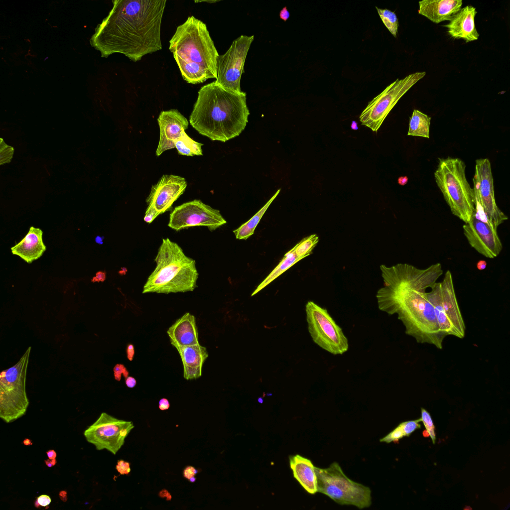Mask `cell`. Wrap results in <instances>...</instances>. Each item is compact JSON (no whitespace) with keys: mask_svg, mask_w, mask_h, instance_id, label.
Wrapping results in <instances>:
<instances>
[{"mask_svg":"<svg viewBox=\"0 0 510 510\" xmlns=\"http://www.w3.org/2000/svg\"><path fill=\"white\" fill-rule=\"evenodd\" d=\"M226 223L218 210L196 199L175 207L168 226L177 231L195 226H205L213 231Z\"/></svg>","mask_w":510,"mask_h":510,"instance_id":"15","label":"cell"},{"mask_svg":"<svg viewBox=\"0 0 510 510\" xmlns=\"http://www.w3.org/2000/svg\"><path fill=\"white\" fill-rule=\"evenodd\" d=\"M170 403L167 399L163 398L159 401V408L161 410L168 409L169 408Z\"/></svg>","mask_w":510,"mask_h":510,"instance_id":"42","label":"cell"},{"mask_svg":"<svg viewBox=\"0 0 510 510\" xmlns=\"http://www.w3.org/2000/svg\"><path fill=\"white\" fill-rule=\"evenodd\" d=\"M463 233L469 245L483 256L494 258L503 250L497 230L475 214L463 226Z\"/></svg>","mask_w":510,"mask_h":510,"instance_id":"16","label":"cell"},{"mask_svg":"<svg viewBox=\"0 0 510 510\" xmlns=\"http://www.w3.org/2000/svg\"><path fill=\"white\" fill-rule=\"evenodd\" d=\"M23 443L25 445H32L31 441L29 439H25L23 441Z\"/></svg>","mask_w":510,"mask_h":510,"instance_id":"54","label":"cell"},{"mask_svg":"<svg viewBox=\"0 0 510 510\" xmlns=\"http://www.w3.org/2000/svg\"><path fill=\"white\" fill-rule=\"evenodd\" d=\"M156 266L143 287L142 293L186 292L197 287L198 272L195 260L169 239H163L154 259Z\"/></svg>","mask_w":510,"mask_h":510,"instance_id":"5","label":"cell"},{"mask_svg":"<svg viewBox=\"0 0 510 510\" xmlns=\"http://www.w3.org/2000/svg\"><path fill=\"white\" fill-rule=\"evenodd\" d=\"M289 463L294 477L305 490L311 495L317 493V476L312 462L297 454L289 457Z\"/></svg>","mask_w":510,"mask_h":510,"instance_id":"24","label":"cell"},{"mask_svg":"<svg viewBox=\"0 0 510 510\" xmlns=\"http://www.w3.org/2000/svg\"><path fill=\"white\" fill-rule=\"evenodd\" d=\"M425 75V72H415L403 79H397L387 86L368 103L361 114L359 119L362 125L377 132L399 99Z\"/></svg>","mask_w":510,"mask_h":510,"instance_id":"11","label":"cell"},{"mask_svg":"<svg viewBox=\"0 0 510 510\" xmlns=\"http://www.w3.org/2000/svg\"><path fill=\"white\" fill-rule=\"evenodd\" d=\"M59 496L61 501L65 502L67 501V492L65 491H61L59 493Z\"/></svg>","mask_w":510,"mask_h":510,"instance_id":"48","label":"cell"},{"mask_svg":"<svg viewBox=\"0 0 510 510\" xmlns=\"http://www.w3.org/2000/svg\"><path fill=\"white\" fill-rule=\"evenodd\" d=\"M190 480V482H195V480H196V479H195V477H192V478H191V479H190V480Z\"/></svg>","mask_w":510,"mask_h":510,"instance_id":"56","label":"cell"},{"mask_svg":"<svg viewBox=\"0 0 510 510\" xmlns=\"http://www.w3.org/2000/svg\"><path fill=\"white\" fill-rule=\"evenodd\" d=\"M246 93L227 90L215 81L202 87L189 123L212 140L226 142L238 136L248 122Z\"/></svg>","mask_w":510,"mask_h":510,"instance_id":"3","label":"cell"},{"mask_svg":"<svg viewBox=\"0 0 510 510\" xmlns=\"http://www.w3.org/2000/svg\"><path fill=\"white\" fill-rule=\"evenodd\" d=\"M125 383L128 387L133 388L136 384V381L133 377L128 376L126 379H125Z\"/></svg>","mask_w":510,"mask_h":510,"instance_id":"43","label":"cell"},{"mask_svg":"<svg viewBox=\"0 0 510 510\" xmlns=\"http://www.w3.org/2000/svg\"><path fill=\"white\" fill-rule=\"evenodd\" d=\"M104 237L103 236H97L95 238V242H96V243H97L98 244H100V245H102L103 244V240H104Z\"/></svg>","mask_w":510,"mask_h":510,"instance_id":"51","label":"cell"},{"mask_svg":"<svg viewBox=\"0 0 510 510\" xmlns=\"http://www.w3.org/2000/svg\"><path fill=\"white\" fill-rule=\"evenodd\" d=\"M254 36L242 35L235 39L228 50L217 58L215 82L232 91L241 93V79L246 58Z\"/></svg>","mask_w":510,"mask_h":510,"instance_id":"12","label":"cell"},{"mask_svg":"<svg viewBox=\"0 0 510 510\" xmlns=\"http://www.w3.org/2000/svg\"><path fill=\"white\" fill-rule=\"evenodd\" d=\"M405 435L402 429V427L400 424H399L394 429L384 437L382 438L380 440L381 442H385L386 443H389L391 442H397L400 439L405 437Z\"/></svg>","mask_w":510,"mask_h":510,"instance_id":"33","label":"cell"},{"mask_svg":"<svg viewBox=\"0 0 510 510\" xmlns=\"http://www.w3.org/2000/svg\"><path fill=\"white\" fill-rule=\"evenodd\" d=\"M421 421V418L402 422L399 424L405 435V436H409L416 429L420 428L421 425L419 422Z\"/></svg>","mask_w":510,"mask_h":510,"instance_id":"34","label":"cell"},{"mask_svg":"<svg viewBox=\"0 0 510 510\" xmlns=\"http://www.w3.org/2000/svg\"><path fill=\"white\" fill-rule=\"evenodd\" d=\"M160 129L159 143L156 155L159 156L164 151L175 148L174 142L188 128L187 119L177 110L162 111L157 119Z\"/></svg>","mask_w":510,"mask_h":510,"instance_id":"18","label":"cell"},{"mask_svg":"<svg viewBox=\"0 0 510 510\" xmlns=\"http://www.w3.org/2000/svg\"><path fill=\"white\" fill-rule=\"evenodd\" d=\"M319 242L316 234H312L303 239L294 247L296 254L302 259L310 255Z\"/></svg>","mask_w":510,"mask_h":510,"instance_id":"29","label":"cell"},{"mask_svg":"<svg viewBox=\"0 0 510 510\" xmlns=\"http://www.w3.org/2000/svg\"><path fill=\"white\" fill-rule=\"evenodd\" d=\"M461 0H423L418 2V13L435 23L450 21L461 8Z\"/></svg>","mask_w":510,"mask_h":510,"instance_id":"21","label":"cell"},{"mask_svg":"<svg viewBox=\"0 0 510 510\" xmlns=\"http://www.w3.org/2000/svg\"><path fill=\"white\" fill-rule=\"evenodd\" d=\"M487 262L484 260L478 261L476 264L477 268L479 270H483L486 268Z\"/></svg>","mask_w":510,"mask_h":510,"instance_id":"45","label":"cell"},{"mask_svg":"<svg viewBox=\"0 0 510 510\" xmlns=\"http://www.w3.org/2000/svg\"><path fill=\"white\" fill-rule=\"evenodd\" d=\"M43 232L40 228L30 227L25 237L11 248V253L28 263L41 257L46 250L42 239Z\"/></svg>","mask_w":510,"mask_h":510,"instance_id":"23","label":"cell"},{"mask_svg":"<svg viewBox=\"0 0 510 510\" xmlns=\"http://www.w3.org/2000/svg\"><path fill=\"white\" fill-rule=\"evenodd\" d=\"M408 179L406 176H400L397 179L398 183L401 186L405 185L407 184Z\"/></svg>","mask_w":510,"mask_h":510,"instance_id":"46","label":"cell"},{"mask_svg":"<svg viewBox=\"0 0 510 510\" xmlns=\"http://www.w3.org/2000/svg\"><path fill=\"white\" fill-rule=\"evenodd\" d=\"M159 495L161 498L166 497L167 498H169L170 499L171 498L170 494L168 492V491L166 490H162V491H161L159 493Z\"/></svg>","mask_w":510,"mask_h":510,"instance_id":"50","label":"cell"},{"mask_svg":"<svg viewBox=\"0 0 510 510\" xmlns=\"http://www.w3.org/2000/svg\"><path fill=\"white\" fill-rule=\"evenodd\" d=\"M351 128L353 130H357L358 129L357 123L354 121H352L351 125Z\"/></svg>","mask_w":510,"mask_h":510,"instance_id":"52","label":"cell"},{"mask_svg":"<svg viewBox=\"0 0 510 510\" xmlns=\"http://www.w3.org/2000/svg\"><path fill=\"white\" fill-rule=\"evenodd\" d=\"M31 348L29 347L14 366L0 375V417L6 423L24 415L29 405L25 383Z\"/></svg>","mask_w":510,"mask_h":510,"instance_id":"7","label":"cell"},{"mask_svg":"<svg viewBox=\"0 0 510 510\" xmlns=\"http://www.w3.org/2000/svg\"><path fill=\"white\" fill-rule=\"evenodd\" d=\"M203 145L190 138L185 131L174 142L175 148L179 154L190 156L202 155Z\"/></svg>","mask_w":510,"mask_h":510,"instance_id":"28","label":"cell"},{"mask_svg":"<svg viewBox=\"0 0 510 510\" xmlns=\"http://www.w3.org/2000/svg\"><path fill=\"white\" fill-rule=\"evenodd\" d=\"M280 18L284 21H286L289 17V12L286 6L284 7L280 11Z\"/></svg>","mask_w":510,"mask_h":510,"instance_id":"44","label":"cell"},{"mask_svg":"<svg viewBox=\"0 0 510 510\" xmlns=\"http://www.w3.org/2000/svg\"><path fill=\"white\" fill-rule=\"evenodd\" d=\"M159 214L158 211L152 206L148 205L145 213L144 221L147 223H151Z\"/></svg>","mask_w":510,"mask_h":510,"instance_id":"35","label":"cell"},{"mask_svg":"<svg viewBox=\"0 0 510 510\" xmlns=\"http://www.w3.org/2000/svg\"><path fill=\"white\" fill-rule=\"evenodd\" d=\"M106 278V272L105 271H99L96 273V275L91 280L92 282H103Z\"/></svg>","mask_w":510,"mask_h":510,"instance_id":"40","label":"cell"},{"mask_svg":"<svg viewBox=\"0 0 510 510\" xmlns=\"http://www.w3.org/2000/svg\"><path fill=\"white\" fill-rule=\"evenodd\" d=\"M127 272V268L123 267L121 268V270L119 271V273L121 275H125V274H126Z\"/></svg>","mask_w":510,"mask_h":510,"instance_id":"53","label":"cell"},{"mask_svg":"<svg viewBox=\"0 0 510 510\" xmlns=\"http://www.w3.org/2000/svg\"><path fill=\"white\" fill-rule=\"evenodd\" d=\"M36 500L40 506L42 507H46L49 506L51 502L50 497L46 495H42L39 496Z\"/></svg>","mask_w":510,"mask_h":510,"instance_id":"38","label":"cell"},{"mask_svg":"<svg viewBox=\"0 0 510 510\" xmlns=\"http://www.w3.org/2000/svg\"><path fill=\"white\" fill-rule=\"evenodd\" d=\"M473 181L475 205L482 209L487 222L497 230L498 227L507 220L508 217L496 204L494 180L489 159L480 158L476 160Z\"/></svg>","mask_w":510,"mask_h":510,"instance_id":"14","label":"cell"},{"mask_svg":"<svg viewBox=\"0 0 510 510\" xmlns=\"http://www.w3.org/2000/svg\"><path fill=\"white\" fill-rule=\"evenodd\" d=\"M166 0H115L95 29L91 45L102 57L119 53L133 62L162 49L161 25Z\"/></svg>","mask_w":510,"mask_h":510,"instance_id":"2","label":"cell"},{"mask_svg":"<svg viewBox=\"0 0 510 510\" xmlns=\"http://www.w3.org/2000/svg\"><path fill=\"white\" fill-rule=\"evenodd\" d=\"M431 117L414 110L409 119L408 135L429 138Z\"/></svg>","mask_w":510,"mask_h":510,"instance_id":"26","label":"cell"},{"mask_svg":"<svg viewBox=\"0 0 510 510\" xmlns=\"http://www.w3.org/2000/svg\"><path fill=\"white\" fill-rule=\"evenodd\" d=\"M44 462H45L46 466L47 467H53L57 463V461H56V459L50 460V459H48L47 460H44Z\"/></svg>","mask_w":510,"mask_h":510,"instance_id":"49","label":"cell"},{"mask_svg":"<svg viewBox=\"0 0 510 510\" xmlns=\"http://www.w3.org/2000/svg\"><path fill=\"white\" fill-rule=\"evenodd\" d=\"M175 348L183 364L184 378L191 380L200 378L203 364L208 357L206 348L200 344Z\"/></svg>","mask_w":510,"mask_h":510,"instance_id":"22","label":"cell"},{"mask_svg":"<svg viewBox=\"0 0 510 510\" xmlns=\"http://www.w3.org/2000/svg\"><path fill=\"white\" fill-rule=\"evenodd\" d=\"M34 506L37 508H39L40 506L37 500L34 502Z\"/></svg>","mask_w":510,"mask_h":510,"instance_id":"55","label":"cell"},{"mask_svg":"<svg viewBox=\"0 0 510 510\" xmlns=\"http://www.w3.org/2000/svg\"><path fill=\"white\" fill-rule=\"evenodd\" d=\"M187 187L184 178L174 175H164L152 185L146 199L159 214L168 211L173 203L184 193Z\"/></svg>","mask_w":510,"mask_h":510,"instance_id":"17","label":"cell"},{"mask_svg":"<svg viewBox=\"0 0 510 510\" xmlns=\"http://www.w3.org/2000/svg\"><path fill=\"white\" fill-rule=\"evenodd\" d=\"M278 189L268 201L249 221L233 231L236 238L239 240H247L254 233L255 230L267 208L278 195Z\"/></svg>","mask_w":510,"mask_h":510,"instance_id":"27","label":"cell"},{"mask_svg":"<svg viewBox=\"0 0 510 510\" xmlns=\"http://www.w3.org/2000/svg\"><path fill=\"white\" fill-rule=\"evenodd\" d=\"M380 18L390 33L396 37L399 26L396 14L387 9H381L376 7Z\"/></svg>","mask_w":510,"mask_h":510,"instance_id":"30","label":"cell"},{"mask_svg":"<svg viewBox=\"0 0 510 510\" xmlns=\"http://www.w3.org/2000/svg\"><path fill=\"white\" fill-rule=\"evenodd\" d=\"M14 149L7 145L2 138L0 141V164L9 163L12 158Z\"/></svg>","mask_w":510,"mask_h":510,"instance_id":"32","label":"cell"},{"mask_svg":"<svg viewBox=\"0 0 510 510\" xmlns=\"http://www.w3.org/2000/svg\"><path fill=\"white\" fill-rule=\"evenodd\" d=\"M384 286L377 293L379 309L397 314L405 333L419 343L442 349L446 337L440 330L434 309L425 295L443 274L441 263L419 269L407 263L380 266Z\"/></svg>","mask_w":510,"mask_h":510,"instance_id":"1","label":"cell"},{"mask_svg":"<svg viewBox=\"0 0 510 510\" xmlns=\"http://www.w3.org/2000/svg\"><path fill=\"white\" fill-rule=\"evenodd\" d=\"M466 165L459 158H439L435 182L452 213L465 223L476 213L474 190L465 174Z\"/></svg>","mask_w":510,"mask_h":510,"instance_id":"6","label":"cell"},{"mask_svg":"<svg viewBox=\"0 0 510 510\" xmlns=\"http://www.w3.org/2000/svg\"><path fill=\"white\" fill-rule=\"evenodd\" d=\"M113 371L115 378L118 381L121 380L122 375L124 376L125 379L128 377V372L123 364H117L114 367Z\"/></svg>","mask_w":510,"mask_h":510,"instance_id":"36","label":"cell"},{"mask_svg":"<svg viewBox=\"0 0 510 510\" xmlns=\"http://www.w3.org/2000/svg\"><path fill=\"white\" fill-rule=\"evenodd\" d=\"M302 259L295 253L293 247L286 253L278 265L273 269L268 275L257 286L251 296H254L273 280L280 275L289 268L296 262Z\"/></svg>","mask_w":510,"mask_h":510,"instance_id":"25","label":"cell"},{"mask_svg":"<svg viewBox=\"0 0 510 510\" xmlns=\"http://www.w3.org/2000/svg\"><path fill=\"white\" fill-rule=\"evenodd\" d=\"M308 329L313 342L333 355H342L348 349V340L326 309L313 301L305 306Z\"/></svg>","mask_w":510,"mask_h":510,"instance_id":"10","label":"cell"},{"mask_svg":"<svg viewBox=\"0 0 510 510\" xmlns=\"http://www.w3.org/2000/svg\"><path fill=\"white\" fill-rule=\"evenodd\" d=\"M134 427L131 421L119 419L103 412L97 421L85 430L84 435L97 450L106 449L116 455Z\"/></svg>","mask_w":510,"mask_h":510,"instance_id":"13","label":"cell"},{"mask_svg":"<svg viewBox=\"0 0 510 510\" xmlns=\"http://www.w3.org/2000/svg\"><path fill=\"white\" fill-rule=\"evenodd\" d=\"M127 358L128 360L131 361L134 356V348L132 344H128L127 348Z\"/></svg>","mask_w":510,"mask_h":510,"instance_id":"41","label":"cell"},{"mask_svg":"<svg viewBox=\"0 0 510 510\" xmlns=\"http://www.w3.org/2000/svg\"><path fill=\"white\" fill-rule=\"evenodd\" d=\"M477 13L475 7L472 5L464 7L456 13L443 26L447 29V33L453 38L462 39L467 42L476 40L479 37L475 22Z\"/></svg>","mask_w":510,"mask_h":510,"instance_id":"19","label":"cell"},{"mask_svg":"<svg viewBox=\"0 0 510 510\" xmlns=\"http://www.w3.org/2000/svg\"><path fill=\"white\" fill-rule=\"evenodd\" d=\"M425 295L434 307L440 330L446 336L463 338L465 324L456 296L453 278L447 270L441 282H436Z\"/></svg>","mask_w":510,"mask_h":510,"instance_id":"9","label":"cell"},{"mask_svg":"<svg viewBox=\"0 0 510 510\" xmlns=\"http://www.w3.org/2000/svg\"><path fill=\"white\" fill-rule=\"evenodd\" d=\"M197 473V470L193 467L188 466L184 470L183 476L187 479L190 480L191 478L194 477Z\"/></svg>","mask_w":510,"mask_h":510,"instance_id":"39","label":"cell"},{"mask_svg":"<svg viewBox=\"0 0 510 510\" xmlns=\"http://www.w3.org/2000/svg\"><path fill=\"white\" fill-rule=\"evenodd\" d=\"M46 454L48 458L50 460L55 459L57 454L56 452L54 450H49L46 452Z\"/></svg>","mask_w":510,"mask_h":510,"instance_id":"47","label":"cell"},{"mask_svg":"<svg viewBox=\"0 0 510 510\" xmlns=\"http://www.w3.org/2000/svg\"><path fill=\"white\" fill-rule=\"evenodd\" d=\"M421 421L423 422V424L426 428V430L428 432L429 436L432 439L433 443L434 444L436 440V435L435 432V426L432 420L431 417L429 413L424 408H421Z\"/></svg>","mask_w":510,"mask_h":510,"instance_id":"31","label":"cell"},{"mask_svg":"<svg viewBox=\"0 0 510 510\" xmlns=\"http://www.w3.org/2000/svg\"><path fill=\"white\" fill-rule=\"evenodd\" d=\"M167 333L173 347L199 344L195 317L185 313L168 328Z\"/></svg>","mask_w":510,"mask_h":510,"instance_id":"20","label":"cell"},{"mask_svg":"<svg viewBox=\"0 0 510 510\" xmlns=\"http://www.w3.org/2000/svg\"><path fill=\"white\" fill-rule=\"evenodd\" d=\"M183 79L188 83H202L217 78L219 55L205 23L194 16L179 25L169 41Z\"/></svg>","mask_w":510,"mask_h":510,"instance_id":"4","label":"cell"},{"mask_svg":"<svg viewBox=\"0 0 510 510\" xmlns=\"http://www.w3.org/2000/svg\"><path fill=\"white\" fill-rule=\"evenodd\" d=\"M116 468L121 475H127L130 472L129 463L122 460L118 461Z\"/></svg>","mask_w":510,"mask_h":510,"instance_id":"37","label":"cell"},{"mask_svg":"<svg viewBox=\"0 0 510 510\" xmlns=\"http://www.w3.org/2000/svg\"><path fill=\"white\" fill-rule=\"evenodd\" d=\"M315 471L317 492L341 505H352L360 509L371 505L370 489L348 478L338 463L334 462L325 469L315 466Z\"/></svg>","mask_w":510,"mask_h":510,"instance_id":"8","label":"cell"}]
</instances>
